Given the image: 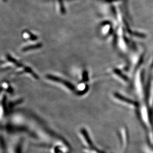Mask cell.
Segmentation results:
<instances>
[{"instance_id":"3957f363","label":"cell","mask_w":153,"mask_h":153,"mask_svg":"<svg viewBox=\"0 0 153 153\" xmlns=\"http://www.w3.org/2000/svg\"><path fill=\"white\" fill-rule=\"evenodd\" d=\"M77 133L82 145V148L90 147L95 144L90 133L86 127L84 126L80 127Z\"/></svg>"},{"instance_id":"5b68a950","label":"cell","mask_w":153,"mask_h":153,"mask_svg":"<svg viewBox=\"0 0 153 153\" xmlns=\"http://www.w3.org/2000/svg\"><path fill=\"white\" fill-rule=\"evenodd\" d=\"M83 153H105L94 144L90 147L82 148Z\"/></svg>"},{"instance_id":"52a82bcc","label":"cell","mask_w":153,"mask_h":153,"mask_svg":"<svg viewBox=\"0 0 153 153\" xmlns=\"http://www.w3.org/2000/svg\"><path fill=\"white\" fill-rule=\"evenodd\" d=\"M7 1V0H3V1Z\"/></svg>"},{"instance_id":"7a4b0ae2","label":"cell","mask_w":153,"mask_h":153,"mask_svg":"<svg viewBox=\"0 0 153 153\" xmlns=\"http://www.w3.org/2000/svg\"><path fill=\"white\" fill-rule=\"evenodd\" d=\"M24 142L22 136L13 137L5 146L4 153H24Z\"/></svg>"},{"instance_id":"6da1fadb","label":"cell","mask_w":153,"mask_h":153,"mask_svg":"<svg viewBox=\"0 0 153 153\" xmlns=\"http://www.w3.org/2000/svg\"><path fill=\"white\" fill-rule=\"evenodd\" d=\"M27 120L28 123H26L23 114H15L10 121H7L6 126L7 130L13 133L17 132L27 133L36 144L38 145L39 147L48 148L49 151L68 142L33 117L31 120V117L28 116Z\"/></svg>"},{"instance_id":"8992f818","label":"cell","mask_w":153,"mask_h":153,"mask_svg":"<svg viewBox=\"0 0 153 153\" xmlns=\"http://www.w3.org/2000/svg\"><path fill=\"white\" fill-rule=\"evenodd\" d=\"M42 46V44L38 43L37 44H35V45H30L28 46L25 47L22 49V51L23 52H26V51H29V50H31L37 49L39 48H41Z\"/></svg>"},{"instance_id":"277c9868","label":"cell","mask_w":153,"mask_h":153,"mask_svg":"<svg viewBox=\"0 0 153 153\" xmlns=\"http://www.w3.org/2000/svg\"><path fill=\"white\" fill-rule=\"evenodd\" d=\"M46 78H47V79L49 80L55 82L59 83L62 85H64V86L67 88L68 90L74 92L75 95L76 94L77 88H76V87L68 80L64 79L59 77L53 75H49V74L47 75Z\"/></svg>"}]
</instances>
